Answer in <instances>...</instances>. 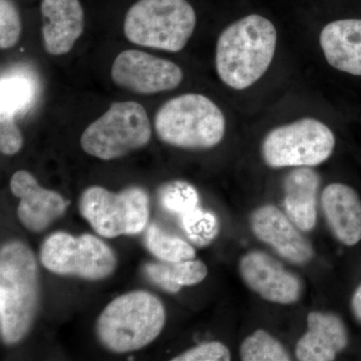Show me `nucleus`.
<instances>
[{"mask_svg": "<svg viewBox=\"0 0 361 361\" xmlns=\"http://www.w3.org/2000/svg\"><path fill=\"white\" fill-rule=\"evenodd\" d=\"M277 47V30L268 18L250 14L220 33L215 66L223 84L243 90L256 84L270 68Z\"/></svg>", "mask_w": 361, "mask_h": 361, "instance_id": "f257e3e1", "label": "nucleus"}, {"mask_svg": "<svg viewBox=\"0 0 361 361\" xmlns=\"http://www.w3.org/2000/svg\"><path fill=\"white\" fill-rule=\"evenodd\" d=\"M39 304V275L35 253L18 240L0 250V334L7 345L32 329Z\"/></svg>", "mask_w": 361, "mask_h": 361, "instance_id": "f03ea898", "label": "nucleus"}, {"mask_svg": "<svg viewBox=\"0 0 361 361\" xmlns=\"http://www.w3.org/2000/svg\"><path fill=\"white\" fill-rule=\"evenodd\" d=\"M165 323V307L158 297L148 291H130L106 306L97 322V336L108 350L130 353L155 341Z\"/></svg>", "mask_w": 361, "mask_h": 361, "instance_id": "7ed1b4c3", "label": "nucleus"}, {"mask_svg": "<svg viewBox=\"0 0 361 361\" xmlns=\"http://www.w3.org/2000/svg\"><path fill=\"white\" fill-rule=\"evenodd\" d=\"M159 139L176 148L207 149L223 141L226 118L212 99L201 94L173 97L154 118Z\"/></svg>", "mask_w": 361, "mask_h": 361, "instance_id": "20e7f679", "label": "nucleus"}, {"mask_svg": "<svg viewBox=\"0 0 361 361\" xmlns=\"http://www.w3.org/2000/svg\"><path fill=\"white\" fill-rule=\"evenodd\" d=\"M196 25V11L188 0H137L126 13L123 35L140 47L178 52Z\"/></svg>", "mask_w": 361, "mask_h": 361, "instance_id": "39448f33", "label": "nucleus"}, {"mask_svg": "<svg viewBox=\"0 0 361 361\" xmlns=\"http://www.w3.org/2000/svg\"><path fill=\"white\" fill-rule=\"evenodd\" d=\"M148 113L137 102H116L82 133L80 146L87 155L111 161L145 148L151 142Z\"/></svg>", "mask_w": 361, "mask_h": 361, "instance_id": "423d86ee", "label": "nucleus"}, {"mask_svg": "<svg viewBox=\"0 0 361 361\" xmlns=\"http://www.w3.org/2000/svg\"><path fill=\"white\" fill-rule=\"evenodd\" d=\"M336 137L329 126L302 118L271 130L262 142L261 155L270 168L316 167L329 160Z\"/></svg>", "mask_w": 361, "mask_h": 361, "instance_id": "0eeeda50", "label": "nucleus"}, {"mask_svg": "<svg viewBox=\"0 0 361 361\" xmlns=\"http://www.w3.org/2000/svg\"><path fill=\"white\" fill-rule=\"evenodd\" d=\"M80 212L92 229L106 238L139 234L149 220V197L140 187H130L120 193L92 186L80 199Z\"/></svg>", "mask_w": 361, "mask_h": 361, "instance_id": "6e6552de", "label": "nucleus"}, {"mask_svg": "<svg viewBox=\"0 0 361 361\" xmlns=\"http://www.w3.org/2000/svg\"><path fill=\"white\" fill-rule=\"evenodd\" d=\"M40 259L52 273L87 280L104 279L116 266L110 247L90 234L75 237L66 232L54 233L42 244Z\"/></svg>", "mask_w": 361, "mask_h": 361, "instance_id": "1a4fd4ad", "label": "nucleus"}, {"mask_svg": "<svg viewBox=\"0 0 361 361\" xmlns=\"http://www.w3.org/2000/svg\"><path fill=\"white\" fill-rule=\"evenodd\" d=\"M111 78L121 89L149 96L177 89L184 80V73L168 59L137 49H127L114 61Z\"/></svg>", "mask_w": 361, "mask_h": 361, "instance_id": "9d476101", "label": "nucleus"}, {"mask_svg": "<svg viewBox=\"0 0 361 361\" xmlns=\"http://www.w3.org/2000/svg\"><path fill=\"white\" fill-rule=\"evenodd\" d=\"M239 271L247 286L265 300L285 305L300 298V279L264 252L246 254L240 260Z\"/></svg>", "mask_w": 361, "mask_h": 361, "instance_id": "9b49d317", "label": "nucleus"}, {"mask_svg": "<svg viewBox=\"0 0 361 361\" xmlns=\"http://www.w3.org/2000/svg\"><path fill=\"white\" fill-rule=\"evenodd\" d=\"M11 193L20 202L18 216L21 224L30 231H44L54 221L66 212L68 202L58 192L40 186L32 173L20 170L11 177Z\"/></svg>", "mask_w": 361, "mask_h": 361, "instance_id": "f8f14e48", "label": "nucleus"}, {"mask_svg": "<svg viewBox=\"0 0 361 361\" xmlns=\"http://www.w3.org/2000/svg\"><path fill=\"white\" fill-rule=\"evenodd\" d=\"M250 224L255 236L286 260L302 264L312 258L310 242L301 235L288 216L276 207L266 205L254 211Z\"/></svg>", "mask_w": 361, "mask_h": 361, "instance_id": "ddd939ff", "label": "nucleus"}, {"mask_svg": "<svg viewBox=\"0 0 361 361\" xmlns=\"http://www.w3.org/2000/svg\"><path fill=\"white\" fill-rule=\"evenodd\" d=\"M42 37L51 56L68 54L85 30V11L80 0H42Z\"/></svg>", "mask_w": 361, "mask_h": 361, "instance_id": "4468645a", "label": "nucleus"}, {"mask_svg": "<svg viewBox=\"0 0 361 361\" xmlns=\"http://www.w3.org/2000/svg\"><path fill=\"white\" fill-rule=\"evenodd\" d=\"M345 325L338 316L311 312L307 331L296 345V357L301 361H330L348 345Z\"/></svg>", "mask_w": 361, "mask_h": 361, "instance_id": "2eb2a0df", "label": "nucleus"}, {"mask_svg": "<svg viewBox=\"0 0 361 361\" xmlns=\"http://www.w3.org/2000/svg\"><path fill=\"white\" fill-rule=\"evenodd\" d=\"M319 44L329 66L361 77V20L348 18L329 23L320 32Z\"/></svg>", "mask_w": 361, "mask_h": 361, "instance_id": "dca6fc26", "label": "nucleus"}, {"mask_svg": "<svg viewBox=\"0 0 361 361\" xmlns=\"http://www.w3.org/2000/svg\"><path fill=\"white\" fill-rule=\"evenodd\" d=\"M323 212L330 230L344 245L361 241V201L353 188L334 183L322 192Z\"/></svg>", "mask_w": 361, "mask_h": 361, "instance_id": "f3484780", "label": "nucleus"}, {"mask_svg": "<svg viewBox=\"0 0 361 361\" xmlns=\"http://www.w3.org/2000/svg\"><path fill=\"white\" fill-rule=\"evenodd\" d=\"M319 184V176L310 167L295 168L285 178V211L301 231H311L315 227Z\"/></svg>", "mask_w": 361, "mask_h": 361, "instance_id": "a211bd4d", "label": "nucleus"}, {"mask_svg": "<svg viewBox=\"0 0 361 361\" xmlns=\"http://www.w3.org/2000/svg\"><path fill=\"white\" fill-rule=\"evenodd\" d=\"M145 272L153 283L170 293H177L183 286L200 283L208 274L207 266L200 260L179 262L149 263Z\"/></svg>", "mask_w": 361, "mask_h": 361, "instance_id": "6ab92c4d", "label": "nucleus"}, {"mask_svg": "<svg viewBox=\"0 0 361 361\" xmlns=\"http://www.w3.org/2000/svg\"><path fill=\"white\" fill-rule=\"evenodd\" d=\"M148 250L161 262H179L196 257V252L185 240L163 231L157 224H151L147 230Z\"/></svg>", "mask_w": 361, "mask_h": 361, "instance_id": "aec40b11", "label": "nucleus"}, {"mask_svg": "<svg viewBox=\"0 0 361 361\" xmlns=\"http://www.w3.org/2000/svg\"><path fill=\"white\" fill-rule=\"evenodd\" d=\"M158 195L165 211L179 218L198 207L200 201L196 188L183 180L165 183L159 189Z\"/></svg>", "mask_w": 361, "mask_h": 361, "instance_id": "412c9836", "label": "nucleus"}, {"mask_svg": "<svg viewBox=\"0 0 361 361\" xmlns=\"http://www.w3.org/2000/svg\"><path fill=\"white\" fill-rule=\"evenodd\" d=\"M244 361H289L290 355L284 346L265 330H257L247 337L240 348Z\"/></svg>", "mask_w": 361, "mask_h": 361, "instance_id": "4be33fe9", "label": "nucleus"}, {"mask_svg": "<svg viewBox=\"0 0 361 361\" xmlns=\"http://www.w3.org/2000/svg\"><path fill=\"white\" fill-rule=\"evenodd\" d=\"M183 230L192 243L204 247L212 243L220 231L219 221L212 212L203 210L200 206L179 218Z\"/></svg>", "mask_w": 361, "mask_h": 361, "instance_id": "5701e85b", "label": "nucleus"}, {"mask_svg": "<svg viewBox=\"0 0 361 361\" xmlns=\"http://www.w3.org/2000/svg\"><path fill=\"white\" fill-rule=\"evenodd\" d=\"M23 23L11 0H0V49H13L20 42Z\"/></svg>", "mask_w": 361, "mask_h": 361, "instance_id": "b1692460", "label": "nucleus"}, {"mask_svg": "<svg viewBox=\"0 0 361 361\" xmlns=\"http://www.w3.org/2000/svg\"><path fill=\"white\" fill-rule=\"evenodd\" d=\"M231 353L224 344L219 341L207 342L185 351L173 358L174 361H228Z\"/></svg>", "mask_w": 361, "mask_h": 361, "instance_id": "393cba45", "label": "nucleus"}, {"mask_svg": "<svg viewBox=\"0 0 361 361\" xmlns=\"http://www.w3.org/2000/svg\"><path fill=\"white\" fill-rule=\"evenodd\" d=\"M23 137L14 116L1 113L0 118V151L4 155L13 156L23 149Z\"/></svg>", "mask_w": 361, "mask_h": 361, "instance_id": "a878e982", "label": "nucleus"}, {"mask_svg": "<svg viewBox=\"0 0 361 361\" xmlns=\"http://www.w3.org/2000/svg\"><path fill=\"white\" fill-rule=\"evenodd\" d=\"M351 307L356 317L361 322V286L358 287L351 301Z\"/></svg>", "mask_w": 361, "mask_h": 361, "instance_id": "bb28decb", "label": "nucleus"}]
</instances>
